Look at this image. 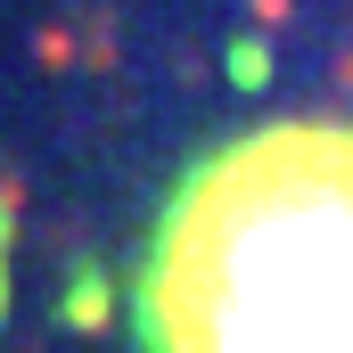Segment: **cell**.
Returning a JSON list of instances; mask_svg holds the SVG:
<instances>
[{"instance_id": "cell-1", "label": "cell", "mask_w": 353, "mask_h": 353, "mask_svg": "<svg viewBox=\"0 0 353 353\" xmlns=\"http://www.w3.org/2000/svg\"><path fill=\"white\" fill-rule=\"evenodd\" d=\"M140 353H353V123H255L173 181Z\"/></svg>"}]
</instances>
